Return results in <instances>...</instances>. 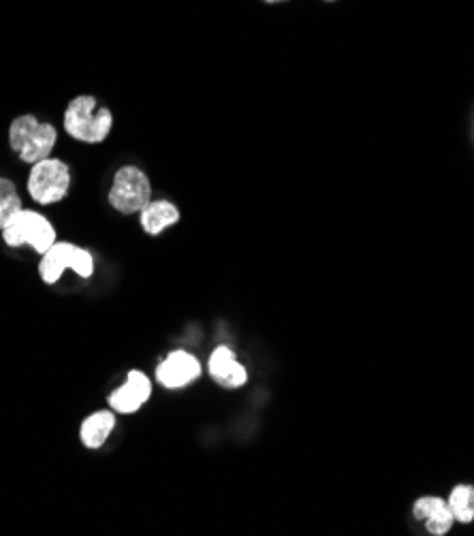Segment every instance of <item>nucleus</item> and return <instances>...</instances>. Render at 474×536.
I'll return each mask as SVG.
<instances>
[{"label": "nucleus", "mask_w": 474, "mask_h": 536, "mask_svg": "<svg viewBox=\"0 0 474 536\" xmlns=\"http://www.w3.org/2000/svg\"><path fill=\"white\" fill-rule=\"evenodd\" d=\"M114 129L112 109L101 107L90 94H79L65 109V131L82 144H101Z\"/></svg>", "instance_id": "obj_1"}, {"label": "nucleus", "mask_w": 474, "mask_h": 536, "mask_svg": "<svg viewBox=\"0 0 474 536\" xmlns=\"http://www.w3.org/2000/svg\"><path fill=\"white\" fill-rule=\"evenodd\" d=\"M58 133L50 122H41L33 114L15 118L9 126V146L28 165L50 159Z\"/></svg>", "instance_id": "obj_2"}, {"label": "nucleus", "mask_w": 474, "mask_h": 536, "mask_svg": "<svg viewBox=\"0 0 474 536\" xmlns=\"http://www.w3.org/2000/svg\"><path fill=\"white\" fill-rule=\"evenodd\" d=\"M0 233H3V240L7 242V246L11 248L30 246L35 252H39V255H45V252L56 244L54 225L35 210L22 208Z\"/></svg>", "instance_id": "obj_3"}, {"label": "nucleus", "mask_w": 474, "mask_h": 536, "mask_svg": "<svg viewBox=\"0 0 474 536\" xmlns=\"http://www.w3.org/2000/svg\"><path fill=\"white\" fill-rule=\"evenodd\" d=\"M71 186V171L58 159H43L33 165L28 176V195L39 206H52L67 197Z\"/></svg>", "instance_id": "obj_4"}, {"label": "nucleus", "mask_w": 474, "mask_h": 536, "mask_svg": "<svg viewBox=\"0 0 474 536\" xmlns=\"http://www.w3.org/2000/svg\"><path fill=\"white\" fill-rule=\"evenodd\" d=\"M152 201V184L144 171L135 165L118 169L114 176L109 203L120 214H139Z\"/></svg>", "instance_id": "obj_5"}, {"label": "nucleus", "mask_w": 474, "mask_h": 536, "mask_svg": "<svg viewBox=\"0 0 474 536\" xmlns=\"http://www.w3.org/2000/svg\"><path fill=\"white\" fill-rule=\"evenodd\" d=\"M67 270H73L82 278H90L94 272V259L82 246H75L71 242H56L45 255H41V280L45 285H56Z\"/></svg>", "instance_id": "obj_6"}, {"label": "nucleus", "mask_w": 474, "mask_h": 536, "mask_svg": "<svg viewBox=\"0 0 474 536\" xmlns=\"http://www.w3.org/2000/svg\"><path fill=\"white\" fill-rule=\"evenodd\" d=\"M201 361L188 351H171L156 368V381L165 389H184L201 376Z\"/></svg>", "instance_id": "obj_7"}, {"label": "nucleus", "mask_w": 474, "mask_h": 536, "mask_svg": "<svg viewBox=\"0 0 474 536\" xmlns=\"http://www.w3.org/2000/svg\"><path fill=\"white\" fill-rule=\"evenodd\" d=\"M152 398V381L146 372L131 370L126 376V383L112 391L109 396V406L114 413L133 415L141 406H144Z\"/></svg>", "instance_id": "obj_8"}, {"label": "nucleus", "mask_w": 474, "mask_h": 536, "mask_svg": "<svg viewBox=\"0 0 474 536\" xmlns=\"http://www.w3.org/2000/svg\"><path fill=\"white\" fill-rule=\"evenodd\" d=\"M208 372L214 381L225 389H240L248 383V370L237 361L229 346L220 344L208 359Z\"/></svg>", "instance_id": "obj_9"}, {"label": "nucleus", "mask_w": 474, "mask_h": 536, "mask_svg": "<svg viewBox=\"0 0 474 536\" xmlns=\"http://www.w3.org/2000/svg\"><path fill=\"white\" fill-rule=\"evenodd\" d=\"M413 515L425 524L432 536H445L455 526V517L449 509V502L440 496H421L413 504Z\"/></svg>", "instance_id": "obj_10"}, {"label": "nucleus", "mask_w": 474, "mask_h": 536, "mask_svg": "<svg viewBox=\"0 0 474 536\" xmlns=\"http://www.w3.org/2000/svg\"><path fill=\"white\" fill-rule=\"evenodd\" d=\"M180 220V210L173 206L171 201L158 199V201H150L148 206L139 212V225L148 235H161L163 231H167L169 227L178 225Z\"/></svg>", "instance_id": "obj_11"}, {"label": "nucleus", "mask_w": 474, "mask_h": 536, "mask_svg": "<svg viewBox=\"0 0 474 536\" xmlns=\"http://www.w3.org/2000/svg\"><path fill=\"white\" fill-rule=\"evenodd\" d=\"M116 428V415L112 411H97L84 419L82 428H79V438H82L84 447L88 449H101L105 440Z\"/></svg>", "instance_id": "obj_12"}, {"label": "nucleus", "mask_w": 474, "mask_h": 536, "mask_svg": "<svg viewBox=\"0 0 474 536\" xmlns=\"http://www.w3.org/2000/svg\"><path fill=\"white\" fill-rule=\"evenodd\" d=\"M447 502L455 517V524L468 526L474 522V485L457 483L451 490Z\"/></svg>", "instance_id": "obj_13"}, {"label": "nucleus", "mask_w": 474, "mask_h": 536, "mask_svg": "<svg viewBox=\"0 0 474 536\" xmlns=\"http://www.w3.org/2000/svg\"><path fill=\"white\" fill-rule=\"evenodd\" d=\"M22 210V199L18 188L9 178H0V231L7 227L9 220Z\"/></svg>", "instance_id": "obj_14"}, {"label": "nucleus", "mask_w": 474, "mask_h": 536, "mask_svg": "<svg viewBox=\"0 0 474 536\" xmlns=\"http://www.w3.org/2000/svg\"><path fill=\"white\" fill-rule=\"evenodd\" d=\"M265 3H270V5H274V3H284V0H265Z\"/></svg>", "instance_id": "obj_15"}, {"label": "nucleus", "mask_w": 474, "mask_h": 536, "mask_svg": "<svg viewBox=\"0 0 474 536\" xmlns=\"http://www.w3.org/2000/svg\"><path fill=\"white\" fill-rule=\"evenodd\" d=\"M327 3H334V0H327Z\"/></svg>", "instance_id": "obj_16"}]
</instances>
